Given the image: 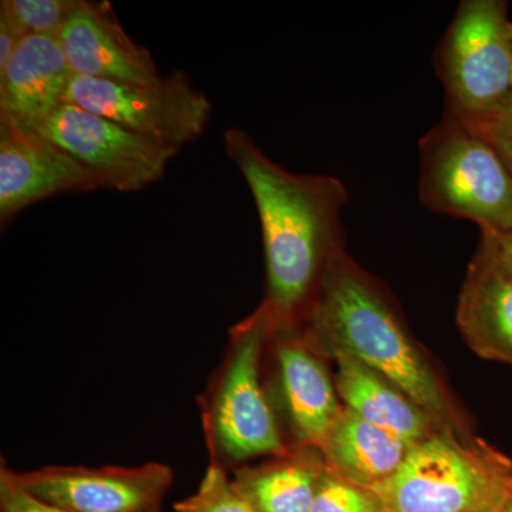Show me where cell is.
<instances>
[{
	"mask_svg": "<svg viewBox=\"0 0 512 512\" xmlns=\"http://www.w3.org/2000/svg\"><path fill=\"white\" fill-rule=\"evenodd\" d=\"M66 103L177 148L197 140L212 114L211 101L183 72L148 84L73 76Z\"/></svg>",
	"mask_w": 512,
	"mask_h": 512,
	"instance_id": "obj_6",
	"label": "cell"
},
{
	"mask_svg": "<svg viewBox=\"0 0 512 512\" xmlns=\"http://www.w3.org/2000/svg\"><path fill=\"white\" fill-rule=\"evenodd\" d=\"M421 204L476 222L481 232L512 229V175L480 133L444 111L419 141Z\"/></svg>",
	"mask_w": 512,
	"mask_h": 512,
	"instance_id": "obj_4",
	"label": "cell"
},
{
	"mask_svg": "<svg viewBox=\"0 0 512 512\" xmlns=\"http://www.w3.org/2000/svg\"><path fill=\"white\" fill-rule=\"evenodd\" d=\"M413 446L346 407L322 450L330 468L350 483L370 490L399 470Z\"/></svg>",
	"mask_w": 512,
	"mask_h": 512,
	"instance_id": "obj_16",
	"label": "cell"
},
{
	"mask_svg": "<svg viewBox=\"0 0 512 512\" xmlns=\"http://www.w3.org/2000/svg\"><path fill=\"white\" fill-rule=\"evenodd\" d=\"M0 504H2V512H67L56 505L40 500L25 488L20 487L8 470L2 471Z\"/></svg>",
	"mask_w": 512,
	"mask_h": 512,
	"instance_id": "obj_22",
	"label": "cell"
},
{
	"mask_svg": "<svg viewBox=\"0 0 512 512\" xmlns=\"http://www.w3.org/2000/svg\"><path fill=\"white\" fill-rule=\"evenodd\" d=\"M312 326L333 352L375 370L433 419H448L450 407L439 380L382 293L346 255L332 262L320 284L312 305Z\"/></svg>",
	"mask_w": 512,
	"mask_h": 512,
	"instance_id": "obj_2",
	"label": "cell"
},
{
	"mask_svg": "<svg viewBox=\"0 0 512 512\" xmlns=\"http://www.w3.org/2000/svg\"><path fill=\"white\" fill-rule=\"evenodd\" d=\"M338 360L336 387L346 407L380 429L417 444L429 437L433 417L375 370L345 353Z\"/></svg>",
	"mask_w": 512,
	"mask_h": 512,
	"instance_id": "obj_15",
	"label": "cell"
},
{
	"mask_svg": "<svg viewBox=\"0 0 512 512\" xmlns=\"http://www.w3.org/2000/svg\"><path fill=\"white\" fill-rule=\"evenodd\" d=\"M72 77L57 37L23 36L0 70V121L39 127L66 103Z\"/></svg>",
	"mask_w": 512,
	"mask_h": 512,
	"instance_id": "obj_12",
	"label": "cell"
},
{
	"mask_svg": "<svg viewBox=\"0 0 512 512\" xmlns=\"http://www.w3.org/2000/svg\"><path fill=\"white\" fill-rule=\"evenodd\" d=\"M175 512H256L234 481L218 466H211L197 493L175 505Z\"/></svg>",
	"mask_w": 512,
	"mask_h": 512,
	"instance_id": "obj_20",
	"label": "cell"
},
{
	"mask_svg": "<svg viewBox=\"0 0 512 512\" xmlns=\"http://www.w3.org/2000/svg\"><path fill=\"white\" fill-rule=\"evenodd\" d=\"M101 190L92 171L36 128L0 121V224L36 202L67 192Z\"/></svg>",
	"mask_w": 512,
	"mask_h": 512,
	"instance_id": "obj_10",
	"label": "cell"
},
{
	"mask_svg": "<svg viewBox=\"0 0 512 512\" xmlns=\"http://www.w3.org/2000/svg\"><path fill=\"white\" fill-rule=\"evenodd\" d=\"M278 362L293 434L303 444L322 448L343 410L328 370L298 343H284Z\"/></svg>",
	"mask_w": 512,
	"mask_h": 512,
	"instance_id": "obj_14",
	"label": "cell"
},
{
	"mask_svg": "<svg viewBox=\"0 0 512 512\" xmlns=\"http://www.w3.org/2000/svg\"><path fill=\"white\" fill-rule=\"evenodd\" d=\"M370 491L382 512H500L512 495V461L487 444L433 431Z\"/></svg>",
	"mask_w": 512,
	"mask_h": 512,
	"instance_id": "obj_3",
	"label": "cell"
},
{
	"mask_svg": "<svg viewBox=\"0 0 512 512\" xmlns=\"http://www.w3.org/2000/svg\"><path fill=\"white\" fill-rule=\"evenodd\" d=\"M511 64H512V26H511ZM512 97V94H511Z\"/></svg>",
	"mask_w": 512,
	"mask_h": 512,
	"instance_id": "obj_26",
	"label": "cell"
},
{
	"mask_svg": "<svg viewBox=\"0 0 512 512\" xmlns=\"http://www.w3.org/2000/svg\"><path fill=\"white\" fill-rule=\"evenodd\" d=\"M457 323L474 352L512 365V272L483 239L461 289Z\"/></svg>",
	"mask_w": 512,
	"mask_h": 512,
	"instance_id": "obj_13",
	"label": "cell"
},
{
	"mask_svg": "<svg viewBox=\"0 0 512 512\" xmlns=\"http://www.w3.org/2000/svg\"><path fill=\"white\" fill-rule=\"evenodd\" d=\"M36 130L92 171L101 190H144L163 177L180 150L69 103Z\"/></svg>",
	"mask_w": 512,
	"mask_h": 512,
	"instance_id": "obj_7",
	"label": "cell"
},
{
	"mask_svg": "<svg viewBox=\"0 0 512 512\" xmlns=\"http://www.w3.org/2000/svg\"><path fill=\"white\" fill-rule=\"evenodd\" d=\"M511 26L504 0H464L436 52L448 113L477 121L512 94Z\"/></svg>",
	"mask_w": 512,
	"mask_h": 512,
	"instance_id": "obj_5",
	"label": "cell"
},
{
	"mask_svg": "<svg viewBox=\"0 0 512 512\" xmlns=\"http://www.w3.org/2000/svg\"><path fill=\"white\" fill-rule=\"evenodd\" d=\"M500 512H512V495L510 497V500H508L507 503H505L503 510H501Z\"/></svg>",
	"mask_w": 512,
	"mask_h": 512,
	"instance_id": "obj_25",
	"label": "cell"
},
{
	"mask_svg": "<svg viewBox=\"0 0 512 512\" xmlns=\"http://www.w3.org/2000/svg\"><path fill=\"white\" fill-rule=\"evenodd\" d=\"M77 0H3L0 15L6 16L26 35H59Z\"/></svg>",
	"mask_w": 512,
	"mask_h": 512,
	"instance_id": "obj_18",
	"label": "cell"
},
{
	"mask_svg": "<svg viewBox=\"0 0 512 512\" xmlns=\"http://www.w3.org/2000/svg\"><path fill=\"white\" fill-rule=\"evenodd\" d=\"M272 320L264 305L239 330L234 355L215 400V436L224 453L235 460L284 451L274 413L259 380L262 340Z\"/></svg>",
	"mask_w": 512,
	"mask_h": 512,
	"instance_id": "obj_8",
	"label": "cell"
},
{
	"mask_svg": "<svg viewBox=\"0 0 512 512\" xmlns=\"http://www.w3.org/2000/svg\"><path fill=\"white\" fill-rule=\"evenodd\" d=\"M466 121V120H464ZM476 128L500 156L512 175V97L501 109L477 121H466Z\"/></svg>",
	"mask_w": 512,
	"mask_h": 512,
	"instance_id": "obj_21",
	"label": "cell"
},
{
	"mask_svg": "<svg viewBox=\"0 0 512 512\" xmlns=\"http://www.w3.org/2000/svg\"><path fill=\"white\" fill-rule=\"evenodd\" d=\"M30 494L67 512H154L173 483L164 464L141 467H46L12 473Z\"/></svg>",
	"mask_w": 512,
	"mask_h": 512,
	"instance_id": "obj_9",
	"label": "cell"
},
{
	"mask_svg": "<svg viewBox=\"0 0 512 512\" xmlns=\"http://www.w3.org/2000/svg\"><path fill=\"white\" fill-rule=\"evenodd\" d=\"M22 37V32L12 22L0 15V70L9 62Z\"/></svg>",
	"mask_w": 512,
	"mask_h": 512,
	"instance_id": "obj_24",
	"label": "cell"
},
{
	"mask_svg": "<svg viewBox=\"0 0 512 512\" xmlns=\"http://www.w3.org/2000/svg\"><path fill=\"white\" fill-rule=\"evenodd\" d=\"M224 148L254 198L274 320L308 303L342 255V211L348 191L332 175L296 174L271 160L241 128H228Z\"/></svg>",
	"mask_w": 512,
	"mask_h": 512,
	"instance_id": "obj_1",
	"label": "cell"
},
{
	"mask_svg": "<svg viewBox=\"0 0 512 512\" xmlns=\"http://www.w3.org/2000/svg\"><path fill=\"white\" fill-rule=\"evenodd\" d=\"M57 40L73 76L131 84L163 77L150 50L127 35L110 2L77 0Z\"/></svg>",
	"mask_w": 512,
	"mask_h": 512,
	"instance_id": "obj_11",
	"label": "cell"
},
{
	"mask_svg": "<svg viewBox=\"0 0 512 512\" xmlns=\"http://www.w3.org/2000/svg\"><path fill=\"white\" fill-rule=\"evenodd\" d=\"M320 467L303 460L242 470L234 481L256 512H311Z\"/></svg>",
	"mask_w": 512,
	"mask_h": 512,
	"instance_id": "obj_17",
	"label": "cell"
},
{
	"mask_svg": "<svg viewBox=\"0 0 512 512\" xmlns=\"http://www.w3.org/2000/svg\"><path fill=\"white\" fill-rule=\"evenodd\" d=\"M311 512H382L372 491L350 483L333 468H320Z\"/></svg>",
	"mask_w": 512,
	"mask_h": 512,
	"instance_id": "obj_19",
	"label": "cell"
},
{
	"mask_svg": "<svg viewBox=\"0 0 512 512\" xmlns=\"http://www.w3.org/2000/svg\"><path fill=\"white\" fill-rule=\"evenodd\" d=\"M481 239L501 262L512 272V229L507 232H483Z\"/></svg>",
	"mask_w": 512,
	"mask_h": 512,
	"instance_id": "obj_23",
	"label": "cell"
}]
</instances>
